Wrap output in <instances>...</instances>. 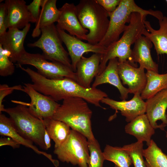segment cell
<instances>
[{
	"label": "cell",
	"mask_w": 167,
	"mask_h": 167,
	"mask_svg": "<svg viewBox=\"0 0 167 167\" xmlns=\"http://www.w3.org/2000/svg\"><path fill=\"white\" fill-rule=\"evenodd\" d=\"M108 13L113 11L119 4L121 0H96Z\"/></svg>",
	"instance_id": "cell-33"
},
{
	"label": "cell",
	"mask_w": 167,
	"mask_h": 167,
	"mask_svg": "<svg viewBox=\"0 0 167 167\" xmlns=\"http://www.w3.org/2000/svg\"><path fill=\"white\" fill-rule=\"evenodd\" d=\"M165 2H167V0H165Z\"/></svg>",
	"instance_id": "cell-40"
},
{
	"label": "cell",
	"mask_w": 167,
	"mask_h": 167,
	"mask_svg": "<svg viewBox=\"0 0 167 167\" xmlns=\"http://www.w3.org/2000/svg\"><path fill=\"white\" fill-rule=\"evenodd\" d=\"M118 71L122 84L127 85L129 93L141 94L147 82L144 69L137 68L128 61L118 62Z\"/></svg>",
	"instance_id": "cell-13"
},
{
	"label": "cell",
	"mask_w": 167,
	"mask_h": 167,
	"mask_svg": "<svg viewBox=\"0 0 167 167\" xmlns=\"http://www.w3.org/2000/svg\"><path fill=\"white\" fill-rule=\"evenodd\" d=\"M143 142L137 141L122 147L129 155L134 167H146L143 155Z\"/></svg>",
	"instance_id": "cell-29"
},
{
	"label": "cell",
	"mask_w": 167,
	"mask_h": 167,
	"mask_svg": "<svg viewBox=\"0 0 167 167\" xmlns=\"http://www.w3.org/2000/svg\"><path fill=\"white\" fill-rule=\"evenodd\" d=\"M17 64L34 66L37 72L49 79L71 78L76 81L75 72L71 68L59 63L47 61L39 54H32L25 50L17 60Z\"/></svg>",
	"instance_id": "cell-9"
},
{
	"label": "cell",
	"mask_w": 167,
	"mask_h": 167,
	"mask_svg": "<svg viewBox=\"0 0 167 167\" xmlns=\"http://www.w3.org/2000/svg\"><path fill=\"white\" fill-rule=\"evenodd\" d=\"M101 102L108 105L116 111H120L122 115L125 117L126 121L128 122L145 113L146 103L139 93L134 94L133 98L128 101H118L106 97L103 98Z\"/></svg>",
	"instance_id": "cell-17"
},
{
	"label": "cell",
	"mask_w": 167,
	"mask_h": 167,
	"mask_svg": "<svg viewBox=\"0 0 167 167\" xmlns=\"http://www.w3.org/2000/svg\"><path fill=\"white\" fill-rule=\"evenodd\" d=\"M166 137L167 139V132H166Z\"/></svg>",
	"instance_id": "cell-38"
},
{
	"label": "cell",
	"mask_w": 167,
	"mask_h": 167,
	"mask_svg": "<svg viewBox=\"0 0 167 167\" xmlns=\"http://www.w3.org/2000/svg\"><path fill=\"white\" fill-rule=\"evenodd\" d=\"M56 0H42L39 18L36 23L32 36L35 37L41 33V29L57 22L61 11L56 6Z\"/></svg>",
	"instance_id": "cell-24"
},
{
	"label": "cell",
	"mask_w": 167,
	"mask_h": 167,
	"mask_svg": "<svg viewBox=\"0 0 167 167\" xmlns=\"http://www.w3.org/2000/svg\"><path fill=\"white\" fill-rule=\"evenodd\" d=\"M37 89L56 102L71 97H80L103 109L100 103L103 98L108 97L107 94L100 89L92 87L86 88L67 78L49 79L42 76L38 81Z\"/></svg>",
	"instance_id": "cell-1"
},
{
	"label": "cell",
	"mask_w": 167,
	"mask_h": 167,
	"mask_svg": "<svg viewBox=\"0 0 167 167\" xmlns=\"http://www.w3.org/2000/svg\"><path fill=\"white\" fill-rule=\"evenodd\" d=\"M145 114L155 129L159 128L158 122H161L162 130L167 126V89L160 92L146 100Z\"/></svg>",
	"instance_id": "cell-14"
},
{
	"label": "cell",
	"mask_w": 167,
	"mask_h": 167,
	"mask_svg": "<svg viewBox=\"0 0 167 167\" xmlns=\"http://www.w3.org/2000/svg\"><path fill=\"white\" fill-rule=\"evenodd\" d=\"M144 22L145 29L143 35L151 41L158 55H167V17L164 16L159 21L160 28L158 30L153 28L149 21L145 20Z\"/></svg>",
	"instance_id": "cell-22"
},
{
	"label": "cell",
	"mask_w": 167,
	"mask_h": 167,
	"mask_svg": "<svg viewBox=\"0 0 167 167\" xmlns=\"http://www.w3.org/2000/svg\"><path fill=\"white\" fill-rule=\"evenodd\" d=\"M146 17L139 13H132L130 22L126 25L121 37L106 47L105 53L101 55L98 75L104 70L107 62L114 58H117L119 62L128 61L135 66L132 61L131 46L143 35L145 29L144 21Z\"/></svg>",
	"instance_id": "cell-2"
},
{
	"label": "cell",
	"mask_w": 167,
	"mask_h": 167,
	"mask_svg": "<svg viewBox=\"0 0 167 167\" xmlns=\"http://www.w3.org/2000/svg\"><path fill=\"white\" fill-rule=\"evenodd\" d=\"M15 67L11 60L8 52L0 44V75L6 77L12 75L14 72Z\"/></svg>",
	"instance_id": "cell-31"
},
{
	"label": "cell",
	"mask_w": 167,
	"mask_h": 167,
	"mask_svg": "<svg viewBox=\"0 0 167 167\" xmlns=\"http://www.w3.org/2000/svg\"><path fill=\"white\" fill-rule=\"evenodd\" d=\"M6 26L8 29L24 28L31 23H36L24 0H6Z\"/></svg>",
	"instance_id": "cell-16"
},
{
	"label": "cell",
	"mask_w": 167,
	"mask_h": 167,
	"mask_svg": "<svg viewBox=\"0 0 167 167\" xmlns=\"http://www.w3.org/2000/svg\"><path fill=\"white\" fill-rule=\"evenodd\" d=\"M60 38L66 45L71 61L72 69L75 72L77 63L85 53L92 52L101 55L105 52L106 47L85 43L76 37L58 29Z\"/></svg>",
	"instance_id": "cell-11"
},
{
	"label": "cell",
	"mask_w": 167,
	"mask_h": 167,
	"mask_svg": "<svg viewBox=\"0 0 167 167\" xmlns=\"http://www.w3.org/2000/svg\"><path fill=\"white\" fill-rule=\"evenodd\" d=\"M7 10L5 3L0 4V36L5 33L7 31L6 19Z\"/></svg>",
	"instance_id": "cell-35"
},
{
	"label": "cell",
	"mask_w": 167,
	"mask_h": 167,
	"mask_svg": "<svg viewBox=\"0 0 167 167\" xmlns=\"http://www.w3.org/2000/svg\"><path fill=\"white\" fill-rule=\"evenodd\" d=\"M103 153L105 160L113 162L118 167H130L132 164L129 155L122 147L106 145Z\"/></svg>",
	"instance_id": "cell-28"
},
{
	"label": "cell",
	"mask_w": 167,
	"mask_h": 167,
	"mask_svg": "<svg viewBox=\"0 0 167 167\" xmlns=\"http://www.w3.org/2000/svg\"><path fill=\"white\" fill-rule=\"evenodd\" d=\"M42 0H33L29 5H27V8L35 21H37L40 12V7L41 6Z\"/></svg>",
	"instance_id": "cell-34"
},
{
	"label": "cell",
	"mask_w": 167,
	"mask_h": 167,
	"mask_svg": "<svg viewBox=\"0 0 167 167\" xmlns=\"http://www.w3.org/2000/svg\"><path fill=\"white\" fill-rule=\"evenodd\" d=\"M0 135L2 136L9 137L20 145L31 149L37 154L44 156L51 162L55 167L59 166V161L53 159L51 155L41 151L33 145V142L21 135L16 130L10 118L2 113H0Z\"/></svg>",
	"instance_id": "cell-21"
},
{
	"label": "cell",
	"mask_w": 167,
	"mask_h": 167,
	"mask_svg": "<svg viewBox=\"0 0 167 167\" xmlns=\"http://www.w3.org/2000/svg\"><path fill=\"white\" fill-rule=\"evenodd\" d=\"M46 131L54 142V148L61 146L71 132L70 127L65 123L52 118L43 120Z\"/></svg>",
	"instance_id": "cell-25"
},
{
	"label": "cell",
	"mask_w": 167,
	"mask_h": 167,
	"mask_svg": "<svg viewBox=\"0 0 167 167\" xmlns=\"http://www.w3.org/2000/svg\"><path fill=\"white\" fill-rule=\"evenodd\" d=\"M16 106L5 108L3 112L9 116L17 131L41 149L47 150L44 142L45 128L43 120L29 112L26 103L19 102Z\"/></svg>",
	"instance_id": "cell-5"
},
{
	"label": "cell",
	"mask_w": 167,
	"mask_h": 167,
	"mask_svg": "<svg viewBox=\"0 0 167 167\" xmlns=\"http://www.w3.org/2000/svg\"><path fill=\"white\" fill-rule=\"evenodd\" d=\"M132 51V58L133 64L138 62L139 67L158 73V65L152 58L151 49L153 44L147 37L141 36L135 42Z\"/></svg>",
	"instance_id": "cell-19"
},
{
	"label": "cell",
	"mask_w": 167,
	"mask_h": 167,
	"mask_svg": "<svg viewBox=\"0 0 167 167\" xmlns=\"http://www.w3.org/2000/svg\"><path fill=\"white\" fill-rule=\"evenodd\" d=\"M54 153L62 162L79 167H88V141L84 136L77 131L71 129L67 139L61 146L54 148Z\"/></svg>",
	"instance_id": "cell-8"
},
{
	"label": "cell",
	"mask_w": 167,
	"mask_h": 167,
	"mask_svg": "<svg viewBox=\"0 0 167 167\" xmlns=\"http://www.w3.org/2000/svg\"><path fill=\"white\" fill-rule=\"evenodd\" d=\"M7 145L14 149L19 148L20 144L11 138L7 136L2 137L0 138V146Z\"/></svg>",
	"instance_id": "cell-36"
},
{
	"label": "cell",
	"mask_w": 167,
	"mask_h": 167,
	"mask_svg": "<svg viewBox=\"0 0 167 167\" xmlns=\"http://www.w3.org/2000/svg\"><path fill=\"white\" fill-rule=\"evenodd\" d=\"M92 115L86 101L80 97H71L63 100L52 118L65 123L88 140H91L95 139L92 130Z\"/></svg>",
	"instance_id": "cell-3"
},
{
	"label": "cell",
	"mask_w": 167,
	"mask_h": 167,
	"mask_svg": "<svg viewBox=\"0 0 167 167\" xmlns=\"http://www.w3.org/2000/svg\"><path fill=\"white\" fill-rule=\"evenodd\" d=\"M23 87L20 85L9 87L6 84L0 85V113L3 112L5 108L2 104L4 98L8 95L11 93L14 90L21 91Z\"/></svg>",
	"instance_id": "cell-32"
},
{
	"label": "cell",
	"mask_w": 167,
	"mask_h": 167,
	"mask_svg": "<svg viewBox=\"0 0 167 167\" xmlns=\"http://www.w3.org/2000/svg\"><path fill=\"white\" fill-rule=\"evenodd\" d=\"M118 59L114 58L110 60L106 67L100 74L97 75L91 87L96 88L99 85L109 84L116 87L119 91L120 98L126 100L129 93L128 88L124 86L121 82L118 71Z\"/></svg>",
	"instance_id": "cell-20"
},
{
	"label": "cell",
	"mask_w": 167,
	"mask_h": 167,
	"mask_svg": "<svg viewBox=\"0 0 167 167\" xmlns=\"http://www.w3.org/2000/svg\"><path fill=\"white\" fill-rule=\"evenodd\" d=\"M61 14L57 22L58 29L68 32L69 34L81 40L87 41L89 31L84 28L78 17L76 6L66 3L59 9Z\"/></svg>",
	"instance_id": "cell-12"
},
{
	"label": "cell",
	"mask_w": 167,
	"mask_h": 167,
	"mask_svg": "<svg viewBox=\"0 0 167 167\" xmlns=\"http://www.w3.org/2000/svg\"><path fill=\"white\" fill-rule=\"evenodd\" d=\"M145 114L139 115L128 123L125 127L126 133L134 136L137 141L145 142L148 146L155 132Z\"/></svg>",
	"instance_id": "cell-23"
},
{
	"label": "cell",
	"mask_w": 167,
	"mask_h": 167,
	"mask_svg": "<svg viewBox=\"0 0 167 167\" xmlns=\"http://www.w3.org/2000/svg\"><path fill=\"white\" fill-rule=\"evenodd\" d=\"M51 138L46 131L44 136V142L47 149L48 150L51 146Z\"/></svg>",
	"instance_id": "cell-37"
},
{
	"label": "cell",
	"mask_w": 167,
	"mask_h": 167,
	"mask_svg": "<svg viewBox=\"0 0 167 167\" xmlns=\"http://www.w3.org/2000/svg\"><path fill=\"white\" fill-rule=\"evenodd\" d=\"M22 91L26 93L31 99L30 103H26L30 113L42 120L53 118L60 104L36 91L30 83H24Z\"/></svg>",
	"instance_id": "cell-10"
},
{
	"label": "cell",
	"mask_w": 167,
	"mask_h": 167,
	"mask_svg": "<svg viewBox=\"0 0 167 167\" xmlns=\"http://www.w3.org/2000/svg\"><path fill=\"white\" fill-rule=\"evenodd\" d=\"M30 27L29 23L22 30L15 28L9 29L0 36V44L8 52L13 63L17 62L20 55L25 50L24 41Z\"/></svg>",
	"instance_id": "cell-15"
},
{
	"label": "cell",
	"mask_w": 167,
	"mask_h": 167,
	"mask_svg": "<svg viewBox=\"0 0 167 167\" xmlns=\"http://www.w3.org/2000/svg\"><path fill=\"white\" fill-rule=\"evenodd\" d=\"M143 155L146 167H167V155L152 139Z\"/></svg>",
	"instance_id": "cell-27"
},
{
	"label": "cell",
	"mask_w": 167,
	"mask_h": 167,
	"mask_svg": "<svg viewBox=\"0 0 167 167\" xmlns=\"http://www.w3.org/2000/svg\"><path fill=\"white\" fill-rule=\"evenodd\" d=\"M76 7L81 25L89 31L87 41L97 44L107 31L109 22L108 13L96 0H81Z\"/></svg>",
	"instance_id": "cell-4"
},
{
	"label": "cell",
	"mask_w": 167,
	"mask_h": 167,
	"mask_svg": "<svg viewBox=\"0 0 167 167\" xmlns=\"http://www.w3.org/2000/svg\"><path fill=\"white\" fill-rule=\"evenodd\" d=\"M88 141L89 152L88 167H103L105 159L98 141L96 139Z\"/></svg>",
	"instance_id": "cell-30"
},
{
	"label": "cell",
	"mask_w": 167,
	"mask_h": 167,
	"mask_svg": "<svg viewBox=\"0 0 167 167\" xmlns=\"http://www.w3.org/2000/svg\"><path fill=\"white\" fill-rule=\"evenodd\" d=\"M147 82L140 94L143 100L148 99L164 89H167V73L159 74L152 71L146 73Z\"/></svg>",
	"instance_id": "cell-26"
},
{
	"label": "cell",
	"mask_w": 167,
	"mask_h": 167,
	"mask_svg": "<svg viewBox=\"0 0 167 167\" xmlns=\"http://www.w3.org/2000/svg\"><path fill=\"white\" fill-rule=\"evenodd\" d=\"M133 12L139 13L146 16L150 15L158 21L162 19L164 17L160 11L142 9L137 5L134 0H121L116 9L108 14L109 22L107 31L102 40L97 44L106 47L118 40L120 34L125 29L126 23H130L131 14Z\"/></svg>",
	"instance_id": "cell-6"
},
{
	"label": "cell",
	"mask_w": 167,
	"mask_h": 167,
	"mask_svg": "<svg viewBox=\"0 0 167 167\" xmlns=\"http://www.w3.org/2000/svg\"><path fill=\"white\" fill-rule=\"evenodd\" d=\"M41 31L39 39L34 43H28L27 46L39 48L47 60L60 63L72 69L68 53L62 46L56 26L54 24L42 28Z\"/></svg>",
	"instance_id": "cell-7"
},
{
	"label": "cell",
	"mask_w": 167,
	"mask_h": 167,
	"mask_svg": "<svg viewBox=\"0 0 167 167\" xmlns=\"http://www.w3.org/2000/svg\"><path fill=\"white\" fill-rule=\"evenodd\" d=\"M114 167H118L116 165H115Z\"/></svg>",
	"instance_id": "cell-39"
},
{
	"label": "cell",
	"mask_w": 167,
	"mask_h": 167,
	"mask_svg": "<svg viewBox=\"0 0 167 167\" xmlns=\"http://www.w3.org/2000/svg\"><path fill=\"white\" fill-rule=\"evenodd\" d=\"M101 54L94 53L86 58L82 56L77 63L76 81L82 86L89 88L93 79L98 75Z\"/></svg>",
	"instance_id": "cell-18"
}]
</instances>
